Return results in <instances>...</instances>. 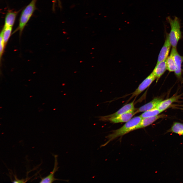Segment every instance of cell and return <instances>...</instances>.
Wrapping results in <instances>:
<instances>
[{
    "label": "cell",
    "mask_w": 183,
    "mask_h": 183,
    "mask_svg": "<svg viewBox=\"0 0 183 183\" xmlns=\"http://www.w3.org/2000/svg\"><path fill=\"white\" fill-rule=\"evenodd\" d=\"M142 118L140 116L132 118L121 127L113 131L112 133L107 136L106 137L108 139L107 141L101 146H105L115 139L135 130L136 127L140 123Z\"/></svg>",
    "instance_id": "cell-1"
},
{
    "label": "cell",
    "mask_w": 183,
    "mask_h": 183,
    "mask_svg": "<svg viewBox=\"0 0 183 183\" xmlns=\"http://www.w3.org/2000/svg\"><path fill=\"white\" fill-rule=\"evenodd\" d=\"M166 19L171 27L170 32L168 34L170 43L172 47L176 48L178 42L182 37L180 20L175 16L173 19L168 16Z\"/></svg>",
    "instance_id": "cell-2"
},
{
    "label": "cell",
    "mask_w": 183,
    "mask_h": 183,
    "mask_svg": "<svg viewBox=\"0 0 183 183\" xmlns=\"http://www.w3.org/2000/svg\"><path fill=\"white\" fill-rule=\"evenodd\" d=\"M37 0H32L23 10L19 18V25L15 32L19 30L21 35L24 28L36 9V3Z\"/></svg>",
    "instance_id": "cell-3"
},
{
    "label": "cell",
    "mask_w": 183,
    "mask_h": 183,
    "mask_svg": "<svg viewBox=\"0 0 183 183\" xmlns=\"http://www.w3.org/2000/svg\"><path fill=\"white\" fill-rule=\"evenodd\" d=\"M174 59L176 69L174 71L175 74L179 79H181L182 75V64L183 62V56H181L178 53L176 48L172 47L170 53Z\"/></svg>",
    "instance_id": "cell-4"
},
{
    "label": "cell",
    "mask_w": 183,
    "mask_h": 183,
    "mask_svg": "<svg viewBox=\"0 0 183 183\" xmlns=\"http://www.w3.org/2000/svg\"><path fill=\"white\" fill-rule=\"evenodd\" d=\"M156 79V78L151 72L139 85L138 87L133 92L129 100L134 97H137L142 92L149 87L152 83Z\"/></svg>",
    "instance_id": "cell-5"
},
{
    "label": "cell",
    "mask_w": 183,
    "mask_h": 183,
    "mask_svg": "<svg viewBox=\"0 0 183 183\" xmlns=\"http://www.w3.org/2000/svg\"><path fill=\"white\" fill-rule=\"evenodd\" d=\"M134 107V101L126 104L117 111L109 115L99 117V120L108 121L111 118L117 116L124 113L135 110Z\"/></svg>",
    "instance_id": "cell-6"
},
{
    "label": "cell",
    "mask_w": 183,
    "mask_h": 183,
    "mask_svg": "<svg viewBox=\"0 0 183 183\" xmlns=\"http://www.w3.org/2000/svg\"><path fill=\"white\" fill-rule=\"evenodd\" d=\"M171 46L168 34H167L164 43L159 54L157 64L166 59Z\"/></svg>",
    "instance_id": "cell-7"
},
{
    "label": "cell",
    "mask_w": 183,
    "mask_h": 183,
    "mask_svg": "<svg viewBox=\"0 0 183 183\" xmlns=\"http://www.w3.org/2000/svg\"><path fill=\"white\" fill-rule=\"evenodd\" d=\"M166 116L163 114L158 115L150 117L142 118L139 124L136 128L135 130L143 128L151 125L158 119L164 118Z\"/></svg>",
    "instance_id": "cell-8"
},
{
    "label": "cell",
    "mask_w": 183,
    "mask_h": 183,
    "mask_svg": "<svg viewBox=\"0 0 183 183\" xmlns=\"http://www.w3.org/2000/svg\"><path fill=\"white\" fill-rule=\"evenodd\" d=\"M54 156L55 159L54 164L52 171L47 176L43 178H41V180L40 182V183H52L54 181L56 180L64 181L67 182L69 181L68 180L59 179L54 177V174L58 170L59 167L57 166L58 164L57 160V155H54Z\"/></svg>",
    "instance_id": "cell-9"
},
{
    "label": "cell",
    "mask_w": 183,
    "mask_h": 183,
    "mask_svg": "<svg viewBox=\"0 0 183 183\" xmlns=\"http://www.w3.org/2000/svg\"><path fill=\"white\" fill-rule=\"evenodd\" d=\"M136 110L121 114L114 117L109 119V121L113 123L126 122L131 119L133 116L136 114Z\"/></svg>",
    "instance_id": "cell-10"
},
{
    "label": "cell",
    "mask_w": 183,
    "mask_h": 183,
    "mask_svg": "<svg viewBox=\"0 0 183 183\" xmlns=\"http://www.w3.org/2000/svg\"><path fill=\"white\" fill-rule=\"evenodd\" d=\"M162 99L160 98H156L147 103L142 106L135 111L136 114L140 112H144L156 108Z\"/></svg>",
    "instance_id": "cell-11"
},
{
    "label": "cell",
    "mask_w": 183,
    "mask_h": 183,
    "mask_svg": "<svg viewBox=\"0 0 183 183\" xmlns=\"http://www.w3.org/2000/svg\"><path fill=\"white\" fill-rule=\"evenodd\" d=\"M167 70L166 59L156 64L152 72L156 78V82Z\"/></svg>",
    "instance_id": "cell-12"
},
{
    "label": "cell",
    "mask_w": 183,
    "mask_h": 183,
    "mask_svg": "<svg viewBox=\"0 0 183 183\" xmlns=\"http://www.w3.org/2000/svg\"><path fill=\"white\" fill-rule=\"evenodd\" d=\"M181 95H176L164 100H162L156 107L162 112L170 106L173 102H176L179 99Z\"/></svg>",
    "instance_id": "cell-13"
},
{
    "label": "cell",
    "mask_w": 183,
    "mask_h": 183,
    "mask_svg": "<svg viewBox=\"0 0 183 183\" xmlns=\"http://www.w3.org/2000/svg\"><path fill=\"white\" fill-rule=\"evenodd\" d=\"M9 10L6 13L5 19L4 26L3 28L12 27L14 23L16 17L20 11Z\"/></svg>",
    "instance_id": "cell-14"
},
{
    "label": "cell",
    "mask_w": 183,
    "mask_h": 183,
    "mask_svg": "<svg viewBox=\"0 0 183 183\" xmlns=\"http://www.w3.org/2000/svg\"><path fill=\"white\" fill-rule=\"evenodd\" d=\"M167 132H172L183 136V124L178 122L174 123L171 128Z\"/></svg>",
    "instance_id": "cell-15"
},
{
    "label": "cell",
    "mask_w": 183,
    "mask_h": 183,
    "mask_svg": "<svg viewBox=\"0 0 183 183\" xmlns=\"http://www.w3.org/2000/svg\"><path fill=\"white\" fill-rule=\"evenodd\" d=\"M167 70L170 72H174L176 66L174 59L171 55L168 56L166 59Z\"/></svg>",
    "instance_id": "cell-16"
},
{
    "label": "cell",
    "mask_w": 183,
    "mask_h": 183,
    "mask_svg": "<svg viewBox=\"0 0 183 183\" xmlns=\"http://www.w3.org/2000/svg\"><path fill=\"white\" fill-rule=\"evenodd\" d=\"M161 112V111L156 108L144 112L140 116L142 118L155 116Z\"/></svg>",
    "instance_id": "cell-17"
},
{
    "label": "cell",
    "mask_w": 183,
    "mask_h": 183,
    "mask_svg": "<svg viewBox=\"0 0 183 183\" xmlns=\"http://www.w3.org/2000/svg\"><path fill=\"white\" fill-rule=\"evenodd\" d=\"M12 27L3 28V38L5 45L6 44L11 34Z\"/></svg>",
    "instance_id": "cell-18"
},
{
    "label": "cell",
    "mask_w": 183,
    "mask_h": 183,
    "mask_svg": "<svg viewBox=\"0 0 183 183\" xmlns=\"http://www.w3.org/2000/svg\"><path fill=\"white\" fill-rule=\"evenodd\" d=\"M0 57L1 61L2 57L4 53V47L5 46L3 39V31L2 30L1 31L0 34Z\"/></svg>",
    "instance_id": "cell-19"
},
{
    "label": "cell",
    "mask_w": 183,
    "mask_h": 183,
    "mask_svg": "<svg viewBox=\"0 0 183 183\" xmlns=\"http://www.w3.org/2000/svg\"><path fill=\"white\" fill-rule=\"evenodd\" d=\"M57 0H52V2L53 3V9H54L55 3Z\"/></svg>",
    "instance_id": "cell-20"
}]
</instances>
